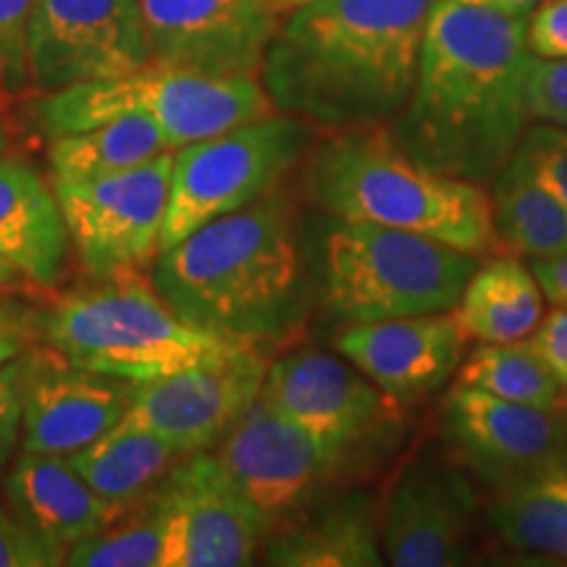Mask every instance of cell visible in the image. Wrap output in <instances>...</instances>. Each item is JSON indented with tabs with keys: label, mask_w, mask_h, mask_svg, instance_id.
I'll return each instance as SVG.
<instances>
[{
	"label": "cell",
	"mask_w": 567,
	"mask_h": 567,
	"mask_svg": "<svg viewBox=\"0 0 567 567\" xmlns=\"http://www.w3.org/2000/svg\"><path fill=\"white\" fill-rule=\"evenodd\" d=\"M486 526L517 555L567 563V471L496 494Z\"/></svg>",
	"instance_id": "27"
},
{
	"label": "cell",
	"mask_w": 567,
	"mask_h": 567,
	"mask_svg": "<svg viewBox=\"0 0 567 567\" xmlns=\"http://www.w3.org/2000/svg\"><path fill=\"white\" fill-rule=\"evenodd\" d=\"M492 218L502 247L530 260L567 252V208L517 153L492 182Z\"/></svg>",
	"instance_id": "25"
},
{
	"label": "cell",
	"mask_w": 567,
	"mask_h": 567,
	"mask_svg": "<svg viewBox=\"0 0 567 567\" xmlns=\"http://www.w3.org/2000/svg\"><path fill=\"white\" fill-rule=\"evenodd\" d=\"M42 337L69 363L132 384L250 350L176 316L140 268L71 289L45 313Z\"/></svg>",
	"instance_id": "5"
},
{
	"label": "cell",
	"mask_w": 567,
	"mask_h": 567,
	"mask_svg": "<svg viewBox=\"0 0 567 567\" xmlns=\"http://www.w3.org/2000/svg\"><path fill=\"white\" fill-rule=\"evenodd\" d=\"M27 287H32V281L27 279L17 266H11L9 260L0 258V292L17 295V292H24Z\"/></svg>",
	"instance_id": "39"
},
{
	"label": "cell",
	"mask_w": 567,
	"mask_h": 567,
	"mask_svg": "<svg viewBox=\"0 0 567 567\" xmlns=\"http://www.w3.org/2000/svg\"><path fill=\"white\" fill-rule=\"evenodd\" d=\"M27 53L42 95L147 66L140 0H34Z\"/></svg>",
	"instance_id": "12"
},
{
	"label": "cell",
	"mask_w": 567,
	"mask_h": 567,
	"mask_svg": "<svg viewBox=\"0 0 567 567\" xmlns=\"http://www.w3.org/2000/svg\"><path fill=\"white\" fill-rule=\"evenodd\" d=\"M517 153L526 155L538 179L567 208V126L542 124L526 130Z\"/></svg>",
	"instance_id": "32"
},
{
	"label": "cell",
	"mask_w": 567,
	"mask_h": 567,
	"mask_svg": "<svg viewBox=\"0 0 567 567\" xmlns=\"http://www.w3.org/2000/svg\"><path fill=\"white\" fill-rule=\"evenodd\" d=\"M6 151H9V132L0 126V153H6Z\"/></svg>",
	"instance_id": "43"
},
{
	"label": "cell",
	"mask_w": 567,
	"mask_h": 567,
	"mask_svg": "<svg viewBox=\"0 0 567 567\" xmlns=\"http://www.w3.org/2000/svg\"><path fill=\"white\" fill-rule=\"evenodd\" d=\"M184 455L166 439L122 417L111 431L71 455V465L92 492L126 509L142 502Z\"/></svg>",
	"instance_id": "24"
},
{
	"label": "cell",
	"mask_w": 567,
	"mask_h": 567,
	"mask_svg": "<svg viewBox=\"0 0 567 567\" xmlns=\"http://www.w3.org/2000/svg\"><path fill=\"white\" fill-rule=\"evenodd\" d=\"M63 559L66 551L34 536L11 507L0 502V567H55L63 565Z\"/></svg>",
	"instance_id": "34"
},
{
	"label": "cell",
	"mask_w": 567,
	"mask_h": 567,
	"mask_svg": "<svg viewBox=\"0 0 567 567\" xmlns=\"http://www.w3.org/2000/svg\"><path fill=\"white\" fill-rule=\"evenodd\" d=\"M530 271H534L544 297L557 308H567V252L555 255V258L530 260Z\"/></svg>",
	"instance_id": "38"
},
{
	"label": "cell",
	"mask_w": 567,
	"mask_h": 567,
	"mask_svg": "<svg viewBox=\"0 0 567 567\" xmlns=\"http://www.w3.org/2000/svg\"><path fill=\"white\" fill-rule=\"evenodd\" d=\"M134 386L69 363L53 347H40L38 368L24 389L21 450L71 457L122 421Z\"/></svg>",
	"instance_id": "19"
},
{
	"label": "cell",
	"mask_w": 567,
	"mask_h": 567,
	"mask_svg": "<svg viewBox=\"0 0 567 567\" xmlns=\"http://www.w3.org/2000/svg\"><path fill=\"white\" fill-rule=\"evenodd\" d=\"M442 425L455 457L496 494L567 471L559 410L515 405L455 384L444 396Z\"/></svg>",
	"instance_id": "15"
},
{
	"label": "cell",
	"mask_w": 567,
	"mask_h": 567,
	"mask_svg": "<svg viewBox=\"0 0 567 567\" xmlns=\"http://www.w3.org/2000/svg\"><path fill=\"white\" fill-rule=\"evenodd\" d=\"M455 316L467 339L481 344L520 342L544 318V292L515 252H492L467 279Z\"/></svg>",
	"instance_id": "23"
},
{
	"label": "cell",
	"mask_w": 567,
	"mask_h": 567,
	"mask_svg": "<svg viewBox=\"0 0 567 567\" xmlns=\"http://www.w3.org/2000/svg\"><path fill=\"white\" fill-rule=\"evenodd\" d=\"M151 61L205 76H258L276 0H140Z\"/></svg>",
	"instance_id": "16"
},
{
	"label": "cell",
	"mask_w": 567,
	"mask_h": 567,
	"mask_svg": "<svg viewBox=\"0 0 567 567\" xmlns=\"http://www.w3.org/2000/svg\"><path fill=\"white\" fill-rule=\"evenodd\" d=\"M310 145V124L276 111L174 151L172 197L161 250L226 213L276 193L305 161Z\"/></svg>",
	"instance_id": "8"
},
{
	"label": "cell",
	"mask_w": 567,
	"mask_h": 567,
	"mask_svg": "<svg viewBox=\"0 0 567 567\" xmlns=\"http://www.w3.org/2000/svg\"><path fill=\"white\" fill-rule=\"evenodd\" d=\"M305 3H310V0H276V6H279L281 11H292L297 6H305Z\"/></svg>",
	"instance_id": "41"
},
{
	"label": "cell",
	"mask_w": 567,
	"mask_h": 567,
	"mask_svg": "<svg viewBox=\"0 0 567 567\" xmlns=\"http://www.w3.org/2000/svg\"><path fill=\"white\" fill-rule=\"evenodd\" d=\"M528 48L536 59H567V0H542L530 11Z\"/></svg>",
	"instance_id": "36"
},
{
	"label": "cell",
	"mask_w": 567,
	"mask_h": 567,
	"mask_svg": "<svg viewBox=\"0 0 567 567\" xmlns=\"http://www.w3.org/2000/svg\"><path fill=\"white\" fill-rule=\"evenodd\" d=\"M436 0H310L279 21L260 82L274 109L326 132L389 126L413 92Z\"/></svg>",
	"instance_id": "2"
},
{
	"label": "cell",
	"mask_w": 567,
	"mask_h": 567,
	"mask_svg": "<svg viewBox=\"0 0 567 567\" xmlns=\"http://www.w3.org/2000/svg\"><path fill=\"white\" fill-rule=\"evenodd\" d=\"M172 172L174 151L105 179L55 187L69 245L90 279L142 268L161 250Z\"/></svg>",
	"instance_id": "11"
},
{
	"label": "cell",
	"mask_w": 567,
	"mask_h": 567,
	"mask_svg": "<svg viewBox=\"0 0 567 567\" xmlns=\"http://www.w3.org/2000/svg\"><path fill=\"white\" fill-rule=\"evenodd\" d=\"M528 17L436 0L394 140L431 172L492 184L528 130Z\"/></svg>",
	"instance_id": "1"
},
{
	"label": "cell",
	"mask_w": 567,
	"mask_h": 567,
	"mask_svg": "<svg viewBox=\"0 0 567 567\" xmlns=\"http://www.w3.org/2000/svg\"><path fill=\"white\" fill-rule=\"evenodd\" d=\"M153 494L163 523L158 567L250 565L266 544V520L216 455L195 452L176 460Z\"/></svg>",
	"instance_id": "13"
},
{
	"label": "cell",
	"mask_w": 567,
	"mask_h": 567,
	"mask_svg": "<svg viewBox=\"0 0 567 567\" xmlns=\"http://www.w3.org/2000/svg\"><path fill=\"white\" fill-rule=\"evenodd\" d=\"M151 281L187 323L258 352L295 342L318 297L300 210L281 189L161 250Z\"/></svg>",
	"instance_id": "3"
},
{
	"label": "cell",
	"mask_w": 567,
	"mask_h": 567,
	"mask_svg": "<svg viewBox=\"0 0 567 567\" xmlns=\"http://www.w3.org/2000/svg\"><path fill=\"white\" fill-rule=\"evenodd\" d=\"M530 118L567 126V59H536L528 74Z\"/></svg>",
	"instance_id": "33"
},
{
	"label": "cell",
	"mask_w": 567,
	"mask_h": 567,
	"mask_svg": "<svg viewBox=\"0 0 567 567\" xmlns=\"http://www.w3.org/2000/svg\"><path fill=\"white\" fill-rule=\"evenodd\" d=\"M478 260L423 234L337 221L321 239L318 302L339 326L446 313Z\"/></svg>",
	"instance_id": "6"
},
{
	"label": "cell",
	"mask_w": 567,
	"mask_h": 567,
	"mask_svg": "<svg viewBox=\"0 0 567 567\" xmlns=\"http://www.w3.org/2000/svg\"><path fill=\"white\" fill-rule=\"evenodd\" d=\"M266 563L284 567L384 565L379 505L368 492H334L266 536Z\"/></svg>",
	"instance_id": "21"
},
{
	"label": "cell",
	"mask_w": 567,
	"mask_h": 567,
	"mask_svg": "<svg viewBox=\"0 0 567 567\" xmlns=\"http://www.w3.org/2000/svg\"><path fill=\"white\" fill-rule=\"evenodd\" d=\"M266 368L264 352L243 350L224 363L145 381L134 386L124 417L166 439L182 455L208 452L258 400Z\"/></svg>",
	"instance_id": "17"
},
{
	"label": "cell",
	"mask_w": 567,
	"mask_h": 567,
	"mask_svg": "<svg viewBox=\"0 0 567 567\" xmlns=\"http://www.w3.org/2000/svg\"><path fill=\"white\" fill-rule=\"evenodd\" d=\"M40 360V347L19 354L0 365V471L17 452L21 439V413H24V389Z\"/></svg>",
	"instance_id": "31"
},
{
	"label": "cell",
	"mask_w": 567,
	"mask_h": 567,
	"mask_svg": "<svg viewBox=\"0 0 567 567\" xmlns=\"http://www.w3.org/2000/svg\"><path fill=\"white\" fill-rule=\"evenodd\" d=\"M3 492L11 513L61 551L124 513L92 492L69 457L45 452L21 450L6 473Z\"/></svg>",
	"instance_id": "20"
},
{
	"label": "cell",
	"mask_w": 567,
	"mask_h": 567,
	"mask_svg": "<svg viewBox=\"0 0 567 567\" xmlns=\"http://www.w3.org/2000/svg\"><path fill=\"white\" fill-rule=\"evenodd\" d=\"M526 342L534 347L544 365L557 375L559 384L567 386V308L555 305Z\"/></svg>",
	"instance_id": "37"
},
{
	"label": "cell",
	"mask_w": 567,
	"mask_h": 567,
	"mask_svg": "<svg viewBox=\"0 0 567 567\" xmlns=\"http://www.w3.org/2000/svg\"><path fill=\"white\" fill-rule=\"evenodd\" d=\"M563 460L567 467V408H563Z\"/></svg>",
	"instance_id": "42"
},
{
	"label": "cell",
	"mask_w": 567,
	"mask_h": 567,
	"mask_svg": "<svg viewBox=\"0 0 567 567\" xmlns=\"http://www.w3.org/2000/svg\"><path fill=\"white\" fill-rule=\"evenodd\" d=\"M163 547L161 507L151 492L134 515L124 513L66 549L71 567H158Z\"/></svg>",
	"instance_id": "29"
},
{
	"label": "cell",
	"mask_w": 567,
	"mask_h": 567,
	"mask_svg": "<svg viewBox=\"0 0 567 567\" xmlns=\"http://www.w3.org/2000/svg\"><path fill=\"white\" fill-rule=\"evenodd\" d=\"M463 3L492 6V9H502L509 13H520V17H530V11H534L542 0H463Z\"/></svg>",
	"instance_id": "40"
},
{
	"label": "cell",
	"mask_w": 567,
	"mask_h": 567,
	"mask_svg": "<svg viewBox=\"0 0 567 567\" xmlns=\"http://www.w3.org/2000/svg\"><path fill=\"white\" fill-rule=\"evenodd\" d=\"M0 258L32 287H59L69 258V231L59 197L38 168L0 153Z\"/></svg>",
	"instance_id": "22"
},
{
	"label": "cell",
	"mask_w": 567,
	"mask_h": 567,
	"mask_svg": "<svg viewBox=\"0 0 567 567\" xmlns=\"http://www.w3.org/2000/svg\"><path fill=\"white\" fill-rule=\"evenodd\" d=\"M465 331L455 310L342 326L334 350L396 405H415L457 373Z\"/></svg>",
	"instance_id": "18"
},
{
	"label": "cell",
	"mask_w": 567,
	"mask_h": 567,
	"mask_svg": "<svg viewBox=\"0 0 567 567\" xmlns=\"http://www.w3.org/2000/svg\"><path fill=\"white\" fill-rule=\"evenodd\" d=\"M381 549L394 567H450L471 555L478 494L455 457L417 455L396 471L379 507Z\"/></svg>",
	"instance_id": "14"
},
{
	"label": "cell",
	"mask_w": 567,
	"mask_h": 567,
	"mask_svg": "<svg viewBox=\"0 0 567 567\" xmlns=\"http://www.w3.org/2000/svg\"><path fill=\"white\" fill-rule=\"evenodd\" d=\"M260 396L350 467L384 455L405 429L402 405L342 354L323 350H292L268 363Z\"/></svg>",
	"instance_id": "9"
},
{
	"label": "cell",
	"mask_w": 567,
	"mask_h": 567,
	"mask_svg": "<svg viewBox=\"0 0 567 567\" xmlns=\"http://www.w3.org/2000/svg\"><path fill=\"white\" fill-rule=\"evenodd\" d=\"M0 92H3V90H0Z\"/></svg>",
	"instance_id": "44"
},
{
	"label": "cell",
	"mask_w": 567,
	"mask_h": 567,
	"mask_svg": "<svg viewBox=\"0 0 567 567\" xmlns=\"http://www.w3.org/2000/svg\"><path fill=\"white\" fill-rule=\"evenodd\" d=\"M216 457L239 494L264 517L268 534L334 494L352 471L344 457L260 394L218 444Z\"/></svg>",
	"instance_id": "10"
},
{
	"label": "cell",
	"mask_w": 567,
	"mask_h": 567,
	"mask_svg": "<svg viewBox=\"0 0 567 567\" xmlns=\"http://www.w3.org/2000/svg\"><path fill=\"white\" fill-rule=\"evenodd\" d=\"M271 113L276 109L258 76H205L153 61L124 76L51 92L34 109L51 137L92 130L111 118L145 116L172 151Z\"/></svg>",
	"instance_id": "7"
},
{
	"label": "cell",
	"mask_w": 567,
	"mask_h": 567,
	"mask_svg": "<svg viewBox=\"0 0 567 567\" xmlns=\"http://www.w3.org/2000/svg\"><path fill=\"white\" fill-rule=\"evenodd\" d=\"M172 153L163 132L145 116H122L92 130L53 137L48 147L53 184H82L130 172L134 166Z\"/></svg>",
	"instance_id": "26"
},
{
	"label": "cell",
	"mask_w": 567,
	"mask_h": 567,
	"mask_svg": "<svg viewBox=\"0 0 567 567\" xmlns=\"http://www.w3.org/2000/svg\"><path fill=\"white\" fill-rule=\"evenodd\" d=\"M457 386L478 389L515 405L563 410V384L544 365L526 339L507 344H481L457 368Z\"/></svg>",
	"instance_id": "28"
},
{
	"label": "cell",
	"mask_w": 567,
	"mask_h": 567,
	"mask_svg": "<svg viewBox=\"0 0 567 567\" xmlns=\"http://www.w3.org/2000/svg\"><path fill=\"white\" fill-rule=\"evenodd\" d=\"M45 313L0 292V365L30 352L42 337Z\"/></svg>",
	"instance_id": "35"
},
{
	"label": "cell",
	"mask_w": 567,
	"mask_h": 567,
	"mask_svg": "<svg viewBox=\"0 0 567 567\" xmlns=\"http://www.w3.org/2000/svg\"><path fill=\"white\" fill-rule=\"evenodd\" d=\"M302 193L337 221L423 234L478 258L502 250L484 187L425 168L389 126L331 132L310 145Z\"/></svg>",
	"instance_id": "4"
},
{
	"label": "cell",
	"mask_w": 567,
	"mask_h": 567,
	"mask_svg": "<svg viewBox=\"0 0 567 567\" xmlns=\"http://www.w3.org/2000/svg\"><path fill=\"white\" fill-rule=\"evenodd\" d=\"M34 0H0V90L21 92L30 84V19Z\"/></svg>",
	"instance_id": "30"
}]
</instances>
